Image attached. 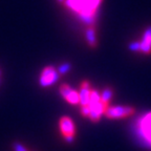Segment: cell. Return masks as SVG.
<instances>
[{
    "label": "cell",
    "mask_w": 151,
    "mask_h": 151,
    "mask_svg": "<svg viewBox=\"0 0 151 151\" xmlns=\"http://www.w3.org/2000/svg\"><path fill=\"white\" fill-rule=\"evenodd\" d=\"M139 52L147 55L151 54V27L145 32L144 38L139 42Z\"/></svg>",
    "instance_id": "obj_7"
},
{
    "label": "cell",
    "mask_w": 151,
    "mask_h": 151,
    "mask_svg": "<svg viewBox=\"0 0 151 151\" xmlns=\"http://www.w3.org/2000/svg\"><path fill=\"white\" fill-rule=\"evenodd\" d=\"M86 39H87L88 44L91 47L97 46V38H96V31H94L93 24L88 25L87 29H86Z\"/></svg>",
    "instance_id": "obj_8"
},
{
    "label": "cell",
    "mask_w": 151,
    "mask_h": 151,
    "mask_svg": "<svg viewBox=\"0 0 151 151\" xmlns=\"http://www.w3.org/2000/svg\"><path fill=\"white\" fill-rule=\"evenodd\" d=\"M59 78V73L58 70L52 67V66H46L42 70L40 76V85L41 86H50L54 84Z\"/></svg>",
    "instance_id": "obj_3"
},
{
    "label": "cell",
    "mask_w": 151,
    "mask_h": 151,
    "mask_svg": "<svg viewBox=\"0 0 151 151\" xmlns=\"http://www.w3.org/2000/svg\"><path fill=\"white\" fill-rule=\"evenodd\" d=\"M111 97H112V90L111 88H105V89L102 91L101 93V100L105 105L109 106V102L111 100Z\"/></svg>",
    "instance_id": "obj_9"
},
{
    "label": "cell",
    "mask_w": 151,
    "mask_h": 151,
    "mask_svg": "<svg viewBox=\"0 0 151 151\" xmlns=\"http://www.w3.org/2000/svg\"><path fill=\"white\" fill-rule=\"evenodd\" d=\"M69 68H70V65H69V64H67V63L63 64V65H61L59 68H58V73H59V75H64V73H66L69 70Z\"/></svg>",
    "instance_id": "obj_10"
},
{
    "label": "cell",
    "mask_w": 151,
    "mask_h": 151,
    "mask_svg": "<svg viewBox=\"0 0 151 151\" xmlns=\"http://www.w3.org/2000/svg\"><path fill=\"white\" fill-rule=\"evenodd\" d=\"M13 148H14V151H28L27 149L22 144H20V143H15Z\"/></svg>",
    "instance_id": "obj_11"
},
{
    "label": "cell",
    "mask_w": 151,
    "mask_h": 151,
    "mask_svg": "<svg viewBox=\"0 0 151 151\" xmlns=\"http://www.w3.org/2000/svg\"><path fill=\"white\" fill-rule=\"evenodd\" d=\"M60 92H61L62 97L68 102V103L73 104V105L79 104V102H80L79 92L71 89L67 84H62L60 86Z\"/></svg>",
    "instance_id": "obj_4"
},
{
    "label": "cell",
    "mask_w": 151,
    "mask_h": 151,
    "mask_svg": "<svg viewBox=\"0 0 151 151\" xmlns=\"http://www.w3.org/2000/svg\"><path fill=\"white\" fill-rule=\"evenodd\" d=\"M90 85L87 81H84L81 84V89L79 92V97H80V102L81 106H86L89 103L90 99Z\"/></svg>",
    "instance_id": "obj_6"
},
{
    "label": "cell",
    "mask_w": 151,
    "mask_h": 151,
    "mask_svg": "<svg viewBox=\"0 0 151 151\" xmlns=\"http://www.w3.org/2000/svg\"><path fill=\"white\" fill-rule=\"evenodd\" d=\"M59 1H65V0H59Z\"/></svg>",
    "instance_id": "obj_12"
},
{
    "label": "cell",
    "mask_w": 151,
    "mask_h": 151,
    "mask_svg": "<svg viewBox=\"0 0 151 151\" xmlns=\"http://www.w3.org/2000/svg\"><path fill=\"white\" fill-rule=\"evenodd\" d=\"M60 130L67 142H71L75 137V124L69 116H63L60 120Z\"/></svg>",
    "instance_id": "obj_2"
},
{
    "label": "cell",
    "mask_w": 151,
    "mask_h": 151,
    "mask_svg": "<svg viewBox=\"0 0 151 151\" xmlns=\"http://www.w3.org/2000/svg\"><path fill=\"white\" fill-rule=\"evenodd\" d=\"M139 130L144 139L151 145V112L147 113L139 121Z\"/></svg>",
    "instance_id": "obj_5"
},
{
    "label": "cell",
    "mask_w": 151,
    "mask_h": 151,
    "mask_svg": "<svg viewBox=\"0 0 151 151\" xmlns=\"http://www.w3.org/2000/svg\"><path fill=\"white\" fill-rule=\"evenodd\" d=\"M134 113V108L130 106H108L104 114L108 119L128 118Z\"/></svg>",
    "instance_id": "obj_1"
}]
</instances>
